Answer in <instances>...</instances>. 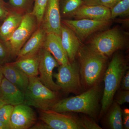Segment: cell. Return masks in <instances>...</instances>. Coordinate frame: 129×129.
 Segmentation results:
<instances>
[{
    "label": "cell",
    "instance_id": "1",
    "mask_svg": "<svg viewBox=\"0 0 129 129\" xmlns=\"http://www.w3.org/2000/svg\"><path fill=\"white\" fill-rule=\"evenodd\" d=\"M76 56L84 89L99 83L106 71L108 57L81 45Z\"/></svg>",
    "mask_w": 129,
    "mask_h": 129
},
{
    "label": "cell",
    "instance_id": "2",
    "mask_svg": "<svg viewBox=\"0 0 129 129\" xmlns=\"http://www.w3.org/2000/svg\"><path fill=\"white\" fill-rule=\"evenodd\" d=\"M100 91L98 83L76 96L59 100L51 110L59 113H81L95 117L98 111Z\"/></svg>",
    "mask_w": 129,
    "mask_h": 129
},
{
    "label": "cell",
    "instance_id": "3",
    "mask_svg": "<svg viewBox=\"0 0 129 129\" xmlns=\"http://www.w3.org/2000/svg\"><path fill=\"white\" fill-rule=\"evenodd\" d=\"M128 68L123 57L119 53H115L104 75V87L100 117L106 113L112 104L114 97L120 86L122 78Z\"/></svg>",
    "mask_w": 129,
    "mask_h": 129
},
{
    "label": "cell",
    "instance_id": "4",
    "mask_svg": "<svg viewBox=\"0 0 129 129\" xmlns=\"http://www.w3.org/2000/svg\"><path fill=\"white\" fill-rule=\"evenodd\" d=\"M57 92L44 85L38 76L29 77L23 103L39 110H50L59 100Z\"/></svg>",
    "mask_w": 129,
    "mask_h": 129
},
{
    "label": "cell",
    "instance_id": "5",
    "mask_svg": "<svg viewBox=\"0 0 129 129\" xmlns=\"http://www.w3.org/2000/svg\"><path fill=\"white\" fill-rule=\"evenodd\" d=\"M125 44L124 35L118 28L115 27L96 35L91 40L87 46L108 57L123 48Z\"/></svg>",
    "mask_w": 129,
    "mask_h": 129
},
{
    "label": "cell",
    "instance_id": "6",
    "mask_svg": "<svg viewBox=\"0 0 129 129\" xmlns=\"http://www.w3.org/2000/svg\"><path fill=\"white\" fill-rule=\"evenodd\" d=\"M53 76L60 90L64 92L76 95L83 92L79 64L75 60L68 64L59 65L57 73H53Z\"/></svg>",
    "mask_w": 129,
    "mask_h": 129
},
{
    "label": "cell",
    "instance_id": "7",
    "mask_svg": "<svg viewBox=\"0 0 129 129\" xmlns=\"http://www.w3.org/2000/svg\"><path fill=\"white\" fill-rule=\"evenodd\" d=\"M38 27L37 19L32 12L24 14L20 25L6 41L13 57L17 56L21 48Z\"/></svg>",
    "mask_w": 129,
    "mask_h": 129
},
{
    "label": "cell",
    "instance_id": "8",
    "mask_svg": "<svg viewBox=\"0 0 129 129\" xmlns=\"http://www.w3.org/2000/svg\"><path fill=\"white\" fill-rule=\"evenodd\" d=\"M39 110L40 120L50 129H84L79 117L51 109Z\"/></svg>",
    "mask_w": 129,
    "mask_h": 129
},
{
    "label": "cell",
    "instance_id": "9",
    "mask_svg": "<svg viewBox=\"0 0 129 129\" xmlns=\"http://www.w3.org/2000/svg\"><path fill=\"white\" fill-rule=\"evenodd\" d=\"M110 21L81 19H63L61 23L70 29L80 40H83L94 32L107 27L111 24Z\"/></svg>",
    "mask_w": 129,
    "mask_h": 129
},
{
    "label": "cell",
    "instance_id": "10",
    "mask_svg": "<svg viewBox=\"0 0 129 129\" xmlns=\"http://www.w3.org/2000/svg\"><path fill=\"white\" fill-rule=\"evenodd\" d=\"M59 65L53 56L43 47L39 52V78L44 85L57 92L60 89L53 80V72L54 69Z\"/></svg>",
    "mask_w": 129,
    "mask_h": 129
},
{
    "label": "cell",
    "instance_id": "11",
    "mask_svg": "<svg viewBox=\"0 0 129 129\" xmlns=\"http://www.w3.org/2000/svg\"><path fill=\"white\" fill-rule=\"evenodd\" d=\"M61 20L60 0H48L40 26L47 33L60 36Z\"/></svg>",
    "mask_w": 129,
    "mask_h": 129
},
{
    "label": "cell",
    "instance_id": "12",
    "mask_svg": "<svg viewBox=\"0 0 129 129\" xmlns=\"http://www.w3.org/2000/svg\"><path fill=\"white\" fill-rule=\"evenodd\" d=\"M36 114L30 106L24 104L14 106L9 123L10 129L30 128L36 123Z\"/></svg>",
    "mask_w": 129,
    "mask_h": 129
},
{
    "label": "cell",
    "instance_id": "13",
    "mask_svg": "<svg viewBox=\"0 0 129 129\" xmlns=\"http://www.w3.org/2000/svg\"><path fill=\"white\" fill-rule=\"evenodd\" d=\"M46 33L40 26L33 33L17 55V60L35 55L43 47Z\"/></svg>",
    "mask_w": 129,
    "mask_h": 129
},
{
    "label": "cell",
    "instance_id": "14",
    "mask_svg": "<svg viewBox=\"0 0 129 129\" xmlns=\"http://www.w3.org/2000/svg\"><path fill=\"white\" fill-rule=\"evenodd\" d=\"M71 17L76 19H81L96 20H110L111 19V10L108 8L99 5L87 6L83 5Z\"/></svg>",
    "mask_w": 129,
    "mask_h": 129
},
{
    "label": "cell",
    "instance_id": "15",
    "mask_svg": "<svg viewBox=\"0 0 129 129\" xmlns=\"http://www.w3.org/2000/svg\"><path fill=\"white\" fill-rule=\"evenodd\" d=\"M60 37L62 45L70 62L73 61L81 45L79 39L70 29L62 23Z\"/></svg>",
    "mask_w": 129,
    "mask_h": 129
},
{
    "label": "cell",
    "instance_id": "16",
    "mask_svg": "<svg viewBox=\"0 0 129 129\" xmlns=\"http://www.w3.org/2000/svg\"><path fill=\"white\" fill-rule=\"evenodd\" d=\"M0 100L15 106L24 103V93L4 77L0 85Z\"/></svg>",
    "mask_w": 129,
    "mask_h": 129
},
{
    "label": "cell",
    "instance_id": "17",
    "mask_svg": "<svg viewBox=\"0 0 129 129\" xmlns=\"http://www.w3.org/2000/svg\"><path fill=\"white\" fill-rule=\"evenodd\" d=\"M43 47L51 53L60 65L70 62L62 45L60 36L53 33H47Z\"/></svg>",
    "mask_w": 129,
    "mask_h": 129
},
{
    "label": "cell",
    "instance_id": "18",
    "mask_svg": "<svg viewBox=\"0 0 129 129\" xmlns=\"http://www.w3.org/2000/svg\"><path fill=\"white\" fill-rule=\"evenodd\" d=\"M4 77L24 92L29 83V77L17 67L8 62L1 66Z\"/></svg>",
    "mask_w": 129,
    "mask_h": 129
},
{
    "label": "cell",
    "instance_id": "19",
    "mask_svg": "<svg viewBox=\"0 0 129 129\" xmlns=\"http://www.w3.org/2000/svg\"><path fill=\"white\" fill-rule=\"evenodd\" d=\"M24 14L12 11L0 25V39L7 41L21 23Z\"/></svg>",
    "mask_w": 129,
    "mask_h": 129
},
{
    "label": "cell",
    "instance_id": "20",
    "mask_svg": "<svg viewBox=\"0 0 129 129\" xmlns=\"http://www.w3.org/2000/svg\"><path fill=\"white\" fill-rule=\"evenodd\" d=\"M10 63L17 67L28 77L38 76L39 53L35 55L17 60Z\"/></svg>",
    "mask_w": 129,
    "mask_h": 129
},
{
    "label": "cell",
    "instance_id": "21",
    "mask_svg": "<svg viewBox=\"0 0 129 129\" xmlns=\"http://www.w3.org/2000/svg\"><path fill=\"white\" fill-rule=\"evenodd\" d=\"M106 117V125L108 128L111 129H122V110L120 105L116 102L113 103L109 107Z\"/></svg>",
    "mask_w": 129,
    "mask_h": 129
},
{
    "label": "cell",
    "instance_id": "22",
    "mask_svg": "<svg viewBox=\"0 0 129 129\" xmlns=\"http://www.w3.org/2000/svg\"><path fill=\"white\" fill-rule=\"evenodd\" d=\"M83 5L82 0H60L61 16L71 17L72 14Z\"/></svg>",
    "mask_w": 129,
    "mask_h": 129
},
{
    "label": "cell",
    "instance_id": "23",
    "mask_svg": "<svg viewBox=\"0 0 129 129\" xmlns=\"http://www.w3.org/2000/svg\"><path fill=\"white\" fill-rule=\"evenodd\" d=\"M34 0H9L8 3L12 11L24 14L32 12Z\"/></svg>",
    "mask_w": 129,
    "mask_h": 129
},
{
    "label": "cell",
    "instance_id": "24",
    "mask_svg": "<svg viewBox=\"0 0 129 129\" xmlns=\"http://www.w3.org/2000/svg\"><path fill=\"white\" fill-rule=\"evenodd\" d=\"M110 10L111 19H113L119 16L128 15L129 0H121Z\"/></svg>",
    "mask_w": 129,
    "mask_h": 129
},
{
    "label": "cell",
    "instance_id": "25",
    "mask_svg": "<svg viewBox=\"0 0 129 129\" xmlns=\"http://www.w3.org/2000/svg\"><path fill=\"white\" fill-rule=\"evenodd\" d=\"M48 0H34L32 13L36 18L38 27L41 25L45 9Z\"/></svg>",
    "mask_w": 129,
    "mask_h": 129
},
{
    "label": "cell",
    "instance_id": "26",
    "mask_svg": "<svg viewBox=\"0 0 129 129\" xmlns=\"http://www.w3.org/2000/svg\"><path fill=\"white\" fill-rule=\"evenodd\" d=\"M12 57L11 51L7 42L0 39V64L8 63Z\"/></svg>",
    "mask_w": 129,
    "mask_h": 129
},
{
    "label": "cell",
    "instance_id": "27",
    "mask_svg": "<svg viewBox=\"0 0 129 129\" xmlns=\"http://www.w3.org/2000/svg\"><path fill=\"white\" fill-rule=\"evenodd\" d=\"M14 107L9 104H5L0 108V121L9 126V128L10 119Z\"/></svg>",
    "mask_w": 129,
    "mask_h": 129
},
{
    "label": "cell",
    "instance_id": "28",
    "mask_svg": "<svg viewBox=\"0 0 129 129\" xmlns=\"http://www.w3.org/2000/svg\"><path fill=\"white\" fill-rule=\"evenodd\" d=\"M84 129H102V128L90 117L86 115H82L80 117Z\"/></svg>",
    "mask_w": 129,
    "mask_h": 129
},
{
    "label": "cell",
    "instance_id": "29",
    "mask_svg": "<svg viewBox=\"0 0 129 129\" xmlns=\"http://www.w3.org/2000/svg\"><path fill=\"white\" fill-rule=\"evenodd\" d=\"M12 11L8 3L0 0V21L3 22Z\"/></svg>",
    "mask_w": 129,
    "mask_h": 129
},
{
    "label": "cell",
    "instance_id": "30",
    "mask_svg": "<svg viewBox=\"0 0 129 129\" xmlns=\"http://www.w3.org/2000/svg\"><path fill=\"white\" fill-rule=\"evenodd\" d=\"M116 102L120 105L129 103V90H122L118 92L116 97Z\"/></svg>",
    "mask_w": 129,
    "mask_h": 129
},
{
    "label": "cell",
    "instance_id": "31",
    "mask_svg": "<svg viewBox=\"0 0 129 129\" xmlns=\"http://www.w3.org/2000/svg\"><path fill=\"white\" fill-rule=\"evenodd\" d=\"M122 90H129V71L127 70L122 78L120 84Z\"/></svg>",
    "mask_w": 129,
    "mask_h": 129
},
{
    "label": "cell",
    "instance_id": "32",
    "mask_svg": "<svg viewBox=\"0 0 129 129\" xmlns=\"http://www.w3.org/2000/svg\"><path fill=\"white\" fill-rule=\"evenodd\" d=\"M122 122L123 128L129 129V110L128 109H125L122 111Z\"/></svg>",
    "mask_w": 129,
    "mask_h": 129
},
{
    "label": "cell",
    "instance_id": "33",
    "mask_svg": "<svg viewBox=\"0 0 129 129\" xmlns=\"http://www.w3.org/2000/svg\"><path fill=\"white\" fill-rule=\"evenodd\" d=\"M121 0H100V5L111 9Z\"/></svg>",
    "mask_w": 129,
    "mask_h": 129
},
{
    "label": "cell",
    "instance_id": "34",
    "mask_svg": "<svg viewBox=\"0 0 129 129\" xmlns=\"http://www.w3.org/2000/svg\"><path fill=\"white\" fill-rule=\"evenodd\" d=\"M30 129H50L48 126L45 123H39L34 125Z\"/></svg>",
    "mask_w": 129,
    "mask_h": 129
},
{
    "label": "cell",
    "instance_id": "35",
    "mask_svg": "<svg viewBox=\"0 0 129 129\" xmlns=\"http://www.w3.org/2000/svg\"><path fill=\"white\" fill-rule=\"evenodd\" d=\"M84 5L87 6H94L100 5V0H82Z\"/></svg>",
    "mask_w": 129,
    "mask_h": 129
},
{
    "label": "cell",
    "instance_id": "36",
    "mask_svg": "<svg viewBox=\"0 0 129 129\" xmlns=\"http://www.w3.org/2000/svg\"><path fill=\"white\" fill-rule=\"evenodd\" d=\"M0 129H10L9 126L0 121Z\"/></svg>",
    "mask_w": 129,
    "mask_h": 129
},
{
    "label": "cell",
    "instance_id": "37",
    "mask_svg": "<svg viewBox=\"0 0 129 129\" xmlns=\"http://www.w3.org/2000/svg\"><path fill=\"white\" fill-rule=\"evenodd\" d=\"M3 74L2 69L1 66H0V85L2 81L3 78Z\"/></svg>",
    "mask_w": 129,
    "mask_h": 129
},
{
    "label": "cell",
    "instance_id": "38",
    "mask_svg": "<svg viewBox=\"0 0 129 129\" xmlns=\"http://www.w3.org/2000/svg\"><path fill=\"white\" fill-rule=\"evenodd\" d=\"M5 104H5L4 102H3L1 100H0V108H1L2 106H3V105H5Z\"/></svg>",
    "mask_w": 129,
    "mask_h": 129
}]
</instances>
